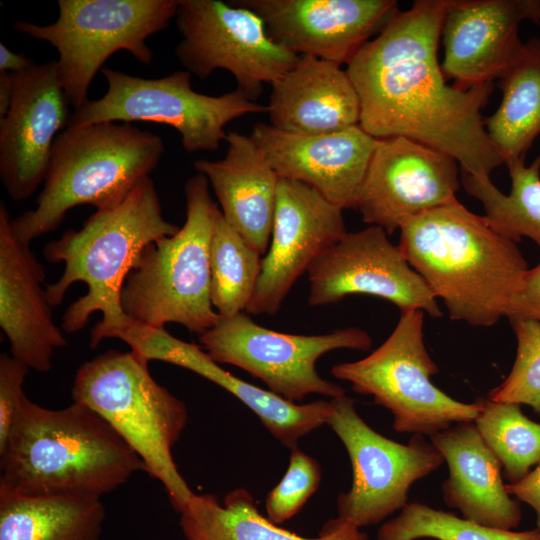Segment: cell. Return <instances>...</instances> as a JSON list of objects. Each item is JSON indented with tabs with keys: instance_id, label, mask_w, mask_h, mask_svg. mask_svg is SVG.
I'll list each match as a JSON object with an SVG mask.
<instances>
[{
	"instance_id": "1",
	"label": "cell",
	"mask_w": 540,
	"mask_h": 540,
	"mask_svg": "<svg viewBox=\"0 0 540 540\" xmlns=\"http://www.w3.org/2000/svg\"><path fill=\"white\" fill-rule=\"evenodd\" d=\"M450 0H416L346 64L361 105L360 127L377 139L402 136L488 176L503 164L482 118L493 82L464 90L447 79L438 45Z\"/></svg>"
},
{
	"instance_id": "2",
	"label": "cell",
	"mask_w": 540,
	"mask_h": 540,
	"mask_svg": "<svg viewBox=\"0 0 540 540\" xmlns=\"http://www.w3.org/2000/svg\"><path fill=\"white\" fill-rule=\"evenodd\" d=\"M0 471V491L101 498L146 469L119 433L86 405L73 401L48 409L25 397L0 448Z\"/></svg>"
},
{
	"instance_id": "3",
	"label": "cell",
	"mask_w": 540,
	"mask_h": 540,
	"mask_svg": "<svg viewBox=\"0 0 540 540\" xmlns=\"http://www.w3.org/2000/svg\"><path fill=\"white\" fill-rule=\"evenodd\" d=\"M516 243L455 199L407 222L398 246L450 319L489 327L529 270Z\"/></svg>"
},
{
	"instance_id": "4",
	"label": "cell",
	"mask_w": 540,
	"mask_h": 540,
	"mask_svg": "<svg viewBox=\"0 0 540 540\" xmlns=\"http://www.w3.org/2000/svg\"><path fill=\"white\" fill-rule=\"evenodd\" d=\"M179 227L162 215L160 199L150 176L140 181L120 203L91 215L78 230L69 229L43 248L50 263H63L64 270L53 284L45 285L51 307L58 306L76 282L87 293L71 303L61 328L73 334L83 329L92 314L102 313L90 333V347L130 321L122 310L121 290L141 251L151 242L175 235Z\"/></svg>"
},
{
	"instance_id": "5",
	"label": "cell",
	"mask_w": 540,
	"mask_h": 540,
	"mask_svg": "<svg viewBox=\"0 0 540 540\" xmlns=\"http://www.w3.org/2000/svg\"><path fill=\"white\" fill-rule=\"evenodd\" d=\"M163 139L129 122L67 127L56 137L35 209L10 220L18 240L30 243L54 231L74 207L101 210L122 200L158 166Z\"/></svg>"
},
{
	"instance_id": "6",
	"label": "cell",
	"mask_w": 540,
	"mask_h": 540,
	"mask_svg": "<svg viewBox=\"0 0 540 540\" xmlns=\"http://www.w3.org/2000/svg\"><path fill=\"white\" fill-rule=\"evenodd\" d=\"M184 192V225L141 251L123 284L121 307L137 324L176 323L200 335L220 317L211 303L209 254L221 210L202 174L190 177Z\"/></svg>"
},
{
	"instance_id": "7",
	"label": "cell",
	"mask_w": 540,
	"mask_h": 540,
	"mask_svg": "<svg viewBox=\"0 0 540 540\" xmlns=\"http://www.w3.org/2000/svg\"><path fill=\"white\" fill-rule=\"evenodd\" d=\"M148 364L132 350L105 351L77 369L72 397L119 433L180 513L194 493L178 471L172 449L187 424L188 410L154 380Z\"/></svg>"
},
{
	"instance_id": "8",
	"label": "cell",
	"mask_w": 540,
	"mask_h": 540,
	"mask_svg": "<svg viewBox=\"0 0 540 540\" xmlns=\"http://www.w3.org/2000/svg\"><path fill=\"white\" fill-rule=\"evenodd\" d=\"M178 1L59 0L52 24L17 21L13 28L57 50L59 78L69 105L76 109L88 100L92 80L112 54L126 50L138 62L151 63L146 40L169 26Z\"/></svg>"
},
{
	"instance_id": "9",
	"label": "cell",
	"mask_w": 540,
	"mask_h": 540,
	"mask_svg": "<svg viewBox=\"0 0 540 540\" xmlns=\"http://www.w3.org/2000/svg\"><path fill=\"white\" fill-rule=\"evenodd\" d=\"M439 371L424 342V312H401L388 338L363 359L333 365L331 374L373 397L393 415V429L429 437L474 421L480 405L458 401L431 381Z\"/></svg>"
},
{
	"instance_id": "10",
	"label": "cell",
	"mask_w": 540,
	"mask_h": 540,
	"mask_svg": "<svg viewBox=\"0 0 540 540\" xmlns=\"http://www.w3.org/2000/svg\"><path fill=\"white\" fill-rule=\"evenodd\" d=\"M107 91L74 109L67 127L99 122L150 121L169 125L180 134L185 151H213L226 140L225 126L247 114L267 112V106L248 99L241 91L219 96L196 92L191 73L176 71L145 79L102 68Z\"/></svg>"
},
{
	"instance_id": "11",
	"label": "cell",
	"mask_w": 540,
	"mask_h": 540,
	"mask_svg": "<svg viewBox=\"0 0 540 540\" xmlns=\"http://www.w3.org/2000/svg\"><path fill=\"white\" fill-rule=\"evenodd\" d=\"M199 341L218 364L246 371L293 403L310 394L331 399L345 395L340 385L318 374V359L338 349L367 351L372 346L369 333L358 327L318 335L288 334L257 324L245 312L220 316L212 328L199 335Z\"/></svg>"
},
{
	"instance_id": "12",
	"label": "cell",
	"mask_w": 540,
	"mask_h": 540,
	"mask_svg": "<svg viewBox=\"0 0 540 540\" xmlns=\"http://www.w3.org/2000/svg\"><path fill=\"white\" fill-rule=\"evenodd\" d=\"M175 23V56L185 70L201 79L226 70L254 102L300 58L269 35L258 14L232 1L179 0Z\"/></svg>"
},
{
	"instance_id": "13",
	"label": "cell",
	"mask_w": 540,
	"mask_h": 540,
	"mask_svg": "<svg viewBox=\"0 0 540 540\" xmlns=\"http://www.w3.org/2000/svg\"><path fill=\"white\" fill-rule=\"evenodd\" d=\"M330 403L327 425L345 446L352 467L351 487L337 498L338 517L358 528L378 524L401 511L411 485L437 470L444 458L423 435L401 444L379 434L346 395Z\"/></svg>"
},
{
	"instance_id": "14",
	"label": "cell",
	"mask_w": 540,
	"mask_h": 540,
	"mask_svg": "<svg viewBox=\"0 0 540 540\" xmlns=\"http://www.w3.org/2000/svg\"><path fill=\"white\" fill-rule=\"evenodd\" d=\"M307 274L311 306L364 294L383 298L401 312L420 310L435 318L443 316L425 281L378 226L347 232L311 264Z\"/></svg>"
},
{
	"instance_id": "15",
	"label": "cell",
	"mask_w": 540,
	"mask_h": 540,
	"mask_svg": "<svg viewBox=\"0 0 540 540\" xmlns=\"http://www.w3.org/2000/svg\"><path fill=\"white\" fill-rule=\"evenodd\" d=\"M459 163L450 155L396 136L378 139L356 209L388 235L411 219L457 199Z\"/></svg>"
},
{
	"instance_id": "16",
	"label": "cell",
	"mask_w": 540,
	"mask_h": 540,
	"mask_svg": "<svg viewBox=\"0 0 540 540\" xmlns=\"http://www.w3.org/2000/svg\"><path fill=\"white\" fill-rule=\"evenodd\" d=\"M346 233L342 208L304 183L279 178L270 244L245 312L275 315L296 281Z\"/></svg>"
},
{
	"instance_id": "17",
	"label": "cell",
	"mask_w": 540,
	"mask_h": 540,
	"mask_svg": "<svg viewBox=\"0 0 540 540\" xmlns=\"http://www.w3.org/2000/svg\"><path fill=\"white\" fill-rule=\"evenodd\" d=\"M12 80V101L0 118V178L19 202L44 182L54 141L71 113L56 60L14 73Z\"/></svg>"
},
{
	"instance_id": "18",
	"label": "cell",
	"mask_w": 540,
	"mask_h": 540,
	"mask_svg": "<svg viewBox=\"0 0 540 540\" xmlns=\"http://www.w3.org/2000/svg\"><path fill=\"white\" fill-rule=\"evenodd\" d=\"M298 56L347 64L399 12L394 0H233Z\"/></svg>"
},
{
	"instance_id": "19",
	"label": "cell",
	"mask_w": 540,
	"mask_h": 540,
	"mask_svg": "<svg viewBox=\"0 0 540 540\" xmlns=\"http://www.w3.org/2000/svg\"><path fill=\"white\" fill-rule=\"evenodd\" d=\"M523 21L540 24V0H450L441 69L467 90L499 79L521 50Z\"/></svg>"
},
{
	"instance_id": "20",
	"label": "cell",
	"mask_w": 540,
	"mask_h": 540,
	"mask_svg": "<svg viewBox=\"0 0 540 540\" xmlns=\"http://www.w3.org/2000/svg\"><path fill=\"white\" fill-rule=\"evenodd\" d=\"M250 136L279 178L304 183L343 210L356 209L378 143L360 125L332 133L302 135L259 122Z\"/></svg>"
},
{
	"instance_id": "21",
	"label": "cell",
	"mask_w": 540,
	"mask_h": 540,
	"mask_svg": "<svg viewBox=\"0 0 540 540\" xmlns=\"http://www.w3.org/2000/svg\"><path fill=\"white\" fill-rule=\"evenodd\" d=\"M6 206L0 204V327L10 355L29 369L52 368L57 349L67 340L53 320L45 289V268L30 245L14 235Z\"/></svg>"
},
{
	"instance_id": "22",
	"label": "cell",
	"mask_w": 540,
	"mask_h": 540,
	"mask_svg": "<svg viewBox=\"0 0 540 540\" xmlns=\"http://www.w3.org/2000/svg\"><path fill=\"white\" fill-rule=\"evenodd\" d=\"M269 124L287 133L315 135L360 124L358 93L346 69L333 62L300 56L271 84Z\"/></svg>"
},
{
	"instance_id": "23",
	"label": "cell",
	"mask_w": 540,
	"mask_h": 540,
	"mask_svg": "<svg viewBox=\"0 0 540 540\" xmlns=\"http://www.w3.org/2000/svg\"><path fill=\"white\" fill-rule=\"evenodd\" d=\"M221 160H197L193 167L211 185L221 213L260 255L267 253L279 176L250 135L227 133Z\"/></svg>"
},
{
	"instance_id": "24",
	"label": "cell",
	"mask_w": 540,
	"mask_h": 540,
	"mask_svg": "<svg viewBox=\"0 0 540 540\" xmlns=\"http://www.w3.org/2000/svg\"><path fill=\"white\" fill-rule=\"evenodd\" d=\"M430 441L449 468V476L442 484L448 507L487 527H518L522 519L520 504L506 491L502 466L473 421L456 423L430 436Z\"/></svg>"
},
{
	"instance_id": "25",
	"label": "cell",
	"mask_w": 540,
	"mask_h": 540,
	"mask_svg": "<svg viewBox=\"0 0 540 540\" xmlns=\"http://www.w3.org/2000/svg\"><path fill=\"white\" fill-rule=\"evenodd\" d=\"M146 358L163 361L187 370L222 387L252 410L269 433L291 450L298 440L327 424L330 401L298 404L250 384L215 362L202 347L172 336L165 328L151 331L145 339Z\"/></svg>"
},
{
	"instance_id": "26",
	"label": "cell",
	"mask_w": 540,
	"mask_h": 540,
	"mask_svg": "<svg viewBox=\"0 0 540 540\" xmlns=\"http://www.w3.org/2000/svg\"><path fill=\"white\" fill-rule=\"evenodd\" d=\"M187 540H368L360 528L339 517L330 519L315 538L278 527L260 514L244 488L229 492L223 504L212 494H194L180 512Z\"/></svg>"
},
{
	"instance_id": "27",
	"label": "cell",
	"mask_w": 540,
	"mask_h": 540,
	"mask_svg": "<svg viewBox=\"0 0 540 540\" xmlns=\"http://www.w3.org/2000/svg\"><path fill=\"white\" fill-rule=\"evenodd\" d=\"M502 98L484 120L486 132L506 166L525 160L540 135V38L524 42L498 79Z\"/></svg>"
},
{
	"instance_id": "28",
	"label": "cell",
	"mask_w": 540,
	"mask_h": 540,
	"mask_svg": "<svg viewBox=\"0 0 540 540\" xmlns=\"http://www.w3.org/2000/svg\"><path fill=\"white\" fill-rule=\"evenodd\" d=\"M104 520L101 498L0 491V540H99Z\"/></svg>"
},
{
	"instance_id": "29",
	"label": "cell",
	"mask_w": 540,
	"mask_h": 540,
	"mask_svg": "<svg viewBox=\"0 0 540 540\" xmlns=\"http://www.w3.org/2000/svg\"><path fill=\"white\" fill-rule=\"evenodd\" d=\"M509 194L502 193L488 176L462 171V184L481 202L487 222L500 234L519 242L531 239L540 249V154L530 165L525 160L507 165Z\"/></svg>"
},
{
	"instance_id": "30",
	"label": "cell",
	"mask_w": 540,
	"mask_h": 540,
	"mask_svg": "<svg viewBox=\"0 0 540 540\" xmlns=\"http://www.w3.org/2000/svg\"><path fill=\"white\" fill-rule=\"evenodd\" d=\"M262 255L219 215L209 254L210 297L222 317L244 312L261 274Z\"/></svg>"
},
{
	"instance_id": "31",
	"label": "cell",
	"mask_w": 540,
	"mask_h": 540,
	"mask_svg": "<svg viewBox=\"0 0 540 540\" xmlns=\"http://www.w3.org/2000/svg\"><path fill=\"white\" fill-rule=\"evenodd\" d=\"M473 421L486 445L499 460L505 478L523 479L540 462V423L530 420L521 405L478 398Z\"/></svg>"
},
{
	"instance_id": "32",
	"label": "cell",
	"mask_w": 540,
	"mask_h": 540,
	"mask_svg": "<svg viewBox=\"0 0 540 540\" xmlns=\"http://www.w3.org/2000/svg\"><path fill=\"white\" fill-rule=\"evenodd\" d=\"M540 540V529L502 530L460 518L424 503H408L400 514L385 522L377 540Z\"/></svg>"
},
{
	"instance_id": "33",
	"label": "cell",
	"mask_w": 540,
	"mask_h": 540,
	"mask_svg": "<svg viewBox=\"0 0 540 540\" xmlns=\"http://www.w3.org/2000/svg\"><path fill=\"white\" fill-rule=\"evenodd\" d=\"M508 319L517 340L515 361L505 380L487 397L496 402L528 405L540 415V322Z\"/></svg>"
},
{
	"instance_id": "34",
	"label": "cell",
	"mask_w": 540,
	"mask_h": 540,
	"mask_svg": "<svg viewBox=\"0 0 540 540\" xmlns=\"http://www.w3.org/2000/svg\"><path fill=\"white\" fill-rule=\"evenodd\" d=\"M320 481L319 463L298 447L292 449L286 473L267 495L268 519L281 524L295 516L318 489Z\"/></svg>"
},
{
	"instance_id": "35",
	"label": "cell",
	"mask_w": 540,
	"mask_h": 540,
	"mask_svg": "<svg viewBox=\"0 0 540 540\" xmlns=\"http://www.w3.org/2000/svg\"><path fill=\"white\" fill-rule=\"evenodd\" d=\"M29 368L3 353L0 356V448L4 446L26 397L23 384Z\"/></svg>"
},
{
	"instance_id": "36",
	"label": "cell",
	"mask_w": 540,
	"mask_h": 540,
	"mask_svg": "<svg viewBox=\"0 0 540 540\" xmlns=\"http://www.w3.org/2000/svg\"><path fill=\"white\" fill-rule=\"evenodd\" d=\"M507 318H527L540 322V262L529 269L508 309Z\"/></svg>"
},
{
	"instance_id": "37",
	"label": "cell",
	"mask_w": 540,
	"mask_h": 540,
	"mask_svg": "<svg viewBox=\"0 0 540 540\" xmlns=\"http://www.w3.org/2000/svg\"><path fill=\"white\" fill-rule=\"evenodd\" d=\"M506 491L528 504L536 514V528L540 529V462L523 479L505 484Z\"/></svg>"
},
{
	"instance_id": "38",
	"label": "cell",
	"mask_w": 540,
	"mask_h": 540,
	"mask_svg": "<svg viewBox=\"0 0 540 540\" xmlns=\"http://www.w3.org/2000/svg\"><path fill=\"white\" fill-rule=\"evenodd\" d=\"M35 65L33 59L23 53H15L0 43V72L20 73Z\"/></svg>"
},
{
	"instance_id": "39",
	"label": "cell",
	"mask_w": 540,
	"mask_h": 540,
	"mask_svg": "<svg viewBox=\"0 0 540 540\" xmlns=\"http://www.w3.org/2000/svg\"><path fill=\"white\" fill-rule=\"evenodd\" d=\"M13 97V80L9 72H0V118L8 112Z\"/></svg>"
}]
</instances>
